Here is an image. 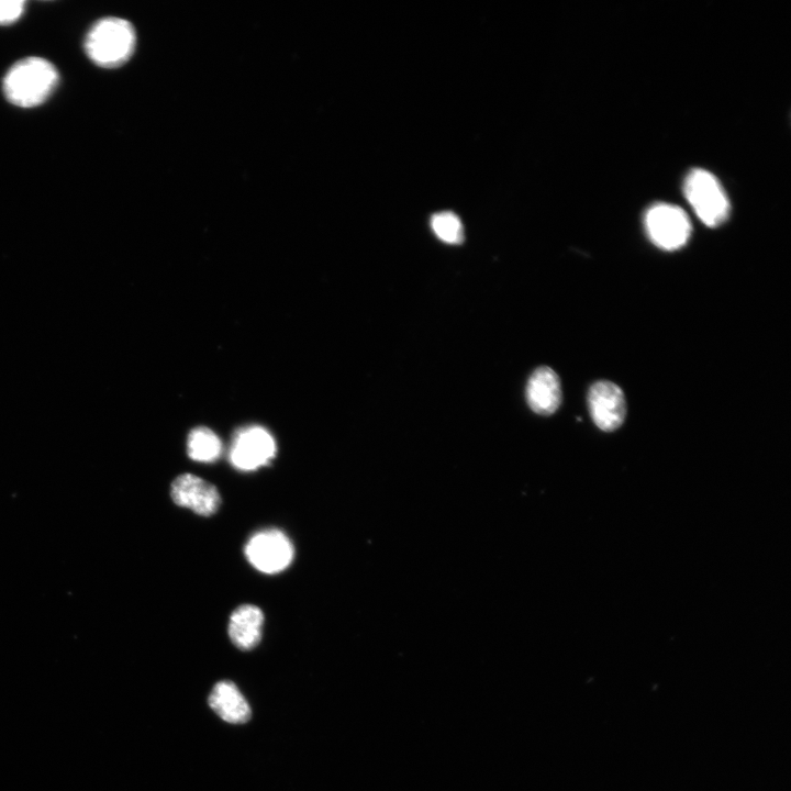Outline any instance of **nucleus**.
<instances>
[{
    "instance_id": "f257e3e1",
    "label": "nucleus",
    "mask_w": 791,
    "mask_h": 791,
    "mask_svg": "<svg viewBox=\"0 0 791 791\" xmlns=\"http://www.w3.org/2000/svg\"><path fill=\"white\" fill-rule=\"evenodd\" d=\"M58 81V71L52 63L32 56L12 65L3 78L2 89L12 104L32 108L46 101Z\"/></svg>"
},
{
    "instance_id": "f03ea898",
    "label": "nucleus",
    "mask_w": 791,
    "mask_h": 791,
    "mask_svg": "<svg viewBox=\"0 0 791 791\" xmlns=\"http://www.w3.org/2000/svg\"><path fill=\"white\" fill-rule=\"evenodd\" d=\"M133 25L121 18H103L88 31L85 51L102 68H115L126 63L135 48Z\"/></svg>"
},
{
    "instance_id": "7ed1b4c3",
    "label": "nucleus",
    "mask_w": 791,
    "mask_h": 791,
    "mask_svg": "<svg viewBox=\"0 0 791 791\" xmlns=\"http://www.w3.org/2000/svg\"><path fill=\"white\" fill-rule=\"evenodd\" d=\"M684 196L705 225L715 227L727 219V196L716 177L708 170L695 168L687 175Z\"/></svg>"
},
{
    "instance_id": "20e7f679",
    "label": "nucleus",
    "mask_w": 791,
    "mask_h": 791,
    "mask_svg": "<svg viewBox=\"0 0 791 791\" xmlns=\"http://www.w3.org/2000/svg\"><path fill=\"white\" fill-rule=\"evenodd\" d=\"M645 226L653 243L666 250L683 246L691 234L687 213L681 208L667 203L649 208L645 215Z\"/></svg>"
},
{
    "instance_id": "39448f33",
    "label": "nucleus",
    "mask_w": 791,
    "mask_h": 791,
    "mask_svg": "<svg viewBox=\"0 0 791 791\" xmlns=\"http://www.w3.org/2000/svg\"><path fill=\"white\" fill-rule=\"evenodd\" d=\"M245 555L259 571L276 573L290 565L293 558V546L281 531L269 528L254 534L248 539Z\"/></svg>"
},
{
    "instance_id": "423d86ee",
    "label": "nucleus",
    "mask_w": 791,
    "mask_h": 791,
    "mask_svg": "<svg viewBox=\"0 0 791 791\" xmlns=\"http://www.w3.org/2000/svg\"><path fill=\"white\" fill-rule=\"evenodd\" d=\"M276 454V443L269 432L260 426L238 431L234 437L230 460L241 470H254L269 463Z\"/></svg>"
},
{
    "instance_id": "0eeeda50",
    "label": "nucleus",
    "mask_w": 791,
    "mask_h": 791,
    "mask_svg": "<svg viewBox=\"0 0 791 791\" xmlns=\"http://www.w3.org/2000/svg\"><path fill=\"white\" fill-rule=\"evenodd\" d=\"M588 404L594 424L602 431H614L626 415L623 391L611 381L594 382L588 393Z\"/></svg>"
},
{
    "instance_id": "6e6552de",
    "label": "nucleus",
    "mask_w": 791,
    "mask_h": 791,
    "mask_svg": "<svg viewBox=\"0 0 791 791\" xmlns=\"http://www.w3.org/2000/svg\"><path fill=\"white\" fill-rule=\"evenodd\" d=\"M170 495L177 505L202 516L215 513L221 503L215 486L192 474L176 477L171 483Z\"/></svg>"
},
{
    "instance_id": "1a4fd4ad",
    "label": "nucleus",
    "mask_w": 791,
    "mask_h": 791,
    "mask_svg": "<svg viewBox=\"0 0 791 791\" xmlns=\"http://www.w3.org/2000/svg\"><path fill=\"white\" fill-rule=\"evenodd\" d=\"M526 401L537 414L554 413L561 402V386L557 374L543 366L534 370L526 386Z\"/></svg>"
},
{
    "instance_id": "9d476101",
    "label": "nucleus",
    "mask_w": 791,
    "mask_h": 791,
    "mask_svg": "<svg viewBox=\"0 0 791 791\" xmlns=\"http://www.w3.org/2000/svg\"><path fill=\"white\" fill-rule=\"evenodd\" d=\"M208 703L223 721L231 724L246 723L252 715L247 700L237 686L229 680L215 683L210 692Z\"/></svg>"
},
{
    "instance_id": "9b49d317",
    "label": "nucleus",
    "mask_w": 791,
    "mask_h": 791,
    "mask_svg": "<svg viewBox=\"0 0 791 791\" xmlns=\"http://www.w3.org/2000/svg\"><path fill=\"white\" fill-rule=\"evenodd\" d=\"M263 611L253 604L237 606L230 616L229 636L242 650L253 649L261 639Z\"/></svg>"
},
{
    "instance_id": "f8f14e48",
    "label": "nucleus",
    "mask_w": 791,
    "mask_h": 791,
    "mask_svg": "<svg viewBox=\"0 0 791 791\" xmlns=\"http://www.w3.org/2000/svg\"><path fill=\"white\" fill-rule=\"evenodd\" d=\"M187 452L191 459L211 463L219 458L222 444L216 434L207 427L193 428L187 439Z\"/></svg>"
},
{
    "instance_id": "ddd939ff",
    "label": "nucleus",
    "mask_w": 791,
    "mask_h": 791,
    "mask_svg": "<svg viewBox=\"0 0 791 791\" xmlns=\"http://www.w3.org/2000/svg\"><path fill=\"white\" fill-rule=\"evenodd\" d=\"M431 227L434 234L444 243L456 245L464 241L463 223L458 215L452 211L435 213L431 219Z\"/></svg>"
},
{
    "instance_id": "4468645a",
    "label": "nucleus",
    "mask_w": 791,
    "mask_h": 791,
    "mask_svg": "<svg viewBox=\"0 0 791 791\" xmlns=\"http://www.w3.org/2000/svg\"><path fill=\"white\" fill-rule=\"evenodd\" d=\"M23 0H0V24L8 25L15 22L24 11Z\"/></svg>"
}]
</instances>
